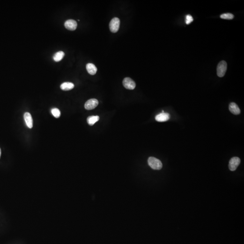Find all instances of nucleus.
I'll list each match as a JSON object with an SVG mask.
<instances>
[{
	"instance_id": "obj_1",
	"label": "nucleus",
	"mask_w": 244,
	"mask_h": 244,
	"mask_svg": "<svg viewBox=\"0 0 244 244\" xmlns=\"http://www.w3.org/2000/svg\"><path fill=\"white\" fill-rule=\"evenodd\" d=\"M148 163L153 170H160L162 167V164L161 161L154 157H150L148 159Z\"/></svg>"
},
{
	"instance_id": "obj_2",
	"label": "nucleus",
	"mask_w": 244,
	"mask_h": 244,
	"mask_svg": "<svg viewBox=\"0 0 244 244\" xmlns=\"http://www.w3.org/2000/svg\"><path fill=\"white\" fill-rule=\"evenodd\" d=\"M227 70V63L224 61H222L218 64L217 69V75L219 77H222L224 76Z\"/></svg>"
},
{
	"instance_id": "obj_3",
	"label": "nucleus",
	"mask_w": 244,
	"mask_h": 244,
	"mask_svg": "<svg viewBox=\"0 0 244 244\" xmlns=\"http://www.w3.org/2000/svg\"><path fill=\"white\" fill-rule=\"evenodd\" d=\"M120 24V21L119 18L117 17L113 18L110 22L109 25L111 31L114 33L118 32L119 29Z\"/></svg>"
},
{
	"instance_id": "obj_4",
	"label": "nucleus",
	"mask_w": 244,
	"mask_h": 244,
	"mask_svg": "<svg viewBox=\"0 0 244 244\" xmlns=\"http://www.w3.org/2000/svg\"><path fill=\"white\" fill-rule=\"evenodd\" d=\"M240 163V160L237 157H234L231 159L229 163V168L231 171H236Z\"/></svg>"
},
{
	"instance_id": "obj_5",
	"label": "nucleus",
	"mask_w": 244,
	"mask_h": 244,
	"mask_svg": "<svg viewBox=\"0 0 244 244\" xmlns=\"http://www.w3.org/2000/svg\"><path fill=\"white\" fill-rule=\"evenodd\" d=\"M99 102L97 99H91L85 102V108L87 110H92L98 105Z\"/></svg>"
},
{
	"instance_id": "obj_6",
	"label": "nucleus",
	"mask_w": 244,
	"mask_h": 244,
	"mask_svg": "<svg viewBox=\"0 0 244 244\" xmlns=\"http://www.w3.org/2000/svg\"><path fill=\"white\" fill-rule=\"evenodd\" d=\"M123 85L127 89L133 90L136 87V83L129 77L125 78L123 80Z\"/></svg>"
},
{
	"instance_id": "obj_7",
	"label": "nucleus",
	"mask_w": 244,
	"mask_h": 244,
	"mask_svg": "<svg viewBox=\"0 0 244 244\" xmlns=\"http://www.w3.org/2000/svg\"><path fill=\"white\" fill-rule=\"evenodd\" d=\"M64 26L65 28L69 30L73 31L75 30L77 28V24L76 21L73 20H67L65 23H64Z\"/></svg>"
},
{
	"instance_id": "obj_8",
	"label": "nucleus",
	"mask_w": 244,
	"mask_h": 244,
	"mask_svg": "<svg viewBox=\"0 0 244 244\" xmlns=\"http://www.w3.org/2000/svg\"><path fill=\"white\" fill-rule=\"evenodd\" d=\"M170 114L167 113H162L158 114L155 117L156 121L159 122H164L167 121L170 119Z\"/></svg>"
},
{
	"instance_id": "obj_9",
	"label": "nucleus",
	"mask_w": 244,
	"mask_h": 244,
	"mask_svg": "<svg viewBox=\"0 0 244 244\" xmlns=\"http://www.w3.org/2000/svg\"><path fill=\"white\" fill-rule=\"evenodd\" d=\"M24 117V120H25V123L27 127L29 128H32L33 126V121L32 117L30 113L28 112L25 113Z\"/></svg>"
},
{
	"instance_id": "obj_10",
	"label": "nucleus",
	"mask_w": 244,
	"mask_h": 244,
	"mask_svg": "<svg viewBox=\"0 0 244 244\" xmlns=\"http://www.w3.org/2000/svg\"><path fill=\"white\" fill-rule=\"evenodd\" d=\"M229 109L231 112L235 115H238L240 113V109L237 104L234 102L230 104Z\"/></svg>"
},
{
	"instance_id": "obj_11",
	"label": "nucleus",
	"mask_w": 244,
	"mask_h": 244,
	"mask_svg": "<svg viewBox=\"0 0 244 244\" xmlns=\"http://www.w3.org/2000/svg\"><path fill=\"white\" fill-rule=\"evenodd\" d=\"M86 68L88 73L91 75H94L96 74L97 71V68L94 64L91 63L87 64L86 66Z\"/></svg>"
},
{
	"instance_id": "obj_12",
	"label": "nucleus",
	"mask_w": 244,
	"mask_h": 244,
	"mask_svg": "<svg viewBox=\"0 0 244 244\" xmlns=\"http://www.w3.org/2000/svg\"><path fill=\"white\" fill-rule=\"evenodd\" d=\"M74 88V85L73 83L72 82H66L63 83L60 86L61 89L62 90H71Z\"/></svg>"
},
{
	"instance_id": "obj_13",
	"label": "nucleus",
	"mask_w": 244,
	"mask_h": 244,
	"mask_svg": "<svg viewBox=\"0 0 244 244\" xmlns=\"http://www.w3.org/2000/svg\"><path fill=\"white\" fill-rule=\"evenodd\" d=\"M65 55V53L62 51H59L57 52L54 54L53 56V59L54 61L56 62L60 61L63 59Z\"/></svg>"
},
{
	"instance_id": "obj_14",
	"label": "nucleus",
	"mask_w": 244,
	"mask_h": 244,
	"mask_svg": "<svg viewBox=\"0 0 244 244\" xmlns=\"http://www.w3.org/2000/svg\"><path fill=\"white\" fill-rule=\"evenodd\" d=\"M99 117L98 116H90L88 117L87 119L88 124L90 126L93 125L99 120Z\"/></svg>"
},
{
	"instance_id": "obj_15",
	"label": "nucleus",
	"mask_w": 244,
	"mask_h": 244,
	"mask_svg": "<svg viewBox=\"0 0 244 244\" xmlns=\"http://www.w3.org/2000/svg\"><path fill=\"white\" fill-rule=\"evenodd\" d=\"M220 17L225 20H232L234 18V15L231 13H225L221 15Z\"/></svg>"
},
{
	"instance_id": "obj_16",
	"label": "nucleus",
	"mask_w": 244,
	"mask_h": 244,
	"mask_svg": "<svg viewBox=\"0 0 244 244\" xmlns=\"http://www.w3.org/2000/svg\"><path fill=\"white\" fill-rule=\"evenodd\" d=\"M51 113L54 117L56 118H59L61 116L60 111L57 108H53L51 110Z\"/></svg>"
},
{
	"instance_id": "obj_17",
	"label": "nucleus",
	"mask_w": 244,
	"mask_h": 244,
	"mask_svg": "<svg viewBox=\"0 0 244 244\" xmlns=\"http://www.w3.org/2000/svg\"><path fill=\"white\" fill-rule=\"evenodd\" d=\"M193 21V18L192 16L190 15H187L186 16V23L187 24H189Z\"/></svg>"
},
{
	"instance_id": "obj_18",
	"label": "nucleus",
	"mask_w": 244,
	"mask_h": 244,
	"mask_svg": "<svg viewBox=\"0 0 244 244\" xmlns=\"http://www.w3.org/2000/svg\"><path fill=\"white\" fill-rule=\"evenodd\" d=\"M1 149L0 148V157H1Z\"/></svg>"
}]
</instances>
